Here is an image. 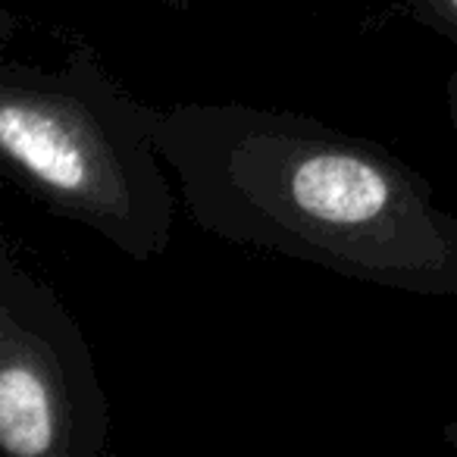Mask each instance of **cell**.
<instances>
[{"label": "cell", "mask_w": 457, "mask_h": 457, "mask_svg": "<svg viewBox=\"0 0 457 457\" xmlns=\"http://www.w3.org/2000/svg\"><path fill=\"white\" fill-rule=\"evenodd\" d=\"M154 138L210 236L367 286L457 298V216L386 147L254 104L157 110Z\"/></svg>", "instance_id": "obj_1"}, {"label": "cell", "mask_w": 457, "mask_h": 457, "mask_svg": "<svg viewBox=\"0 0 457 457\" xmlns=\"http://www.w3.org/2000/svg\"><path fill=\"white\" fill-rule=\"evenodd\" d=\"M157 107L72 41L57 70L0 63V166L47 213L91 228L132 261H157L176 232Z\"/></svg>", "instance_id": "obj_2"}, {"label": "cell", "mask_w": 457, "mask_h": 457, "mask_svg": "<svg viewBox=\"0 0 457 457\" xmlns=\"http://www.w3.org/2000/svg\"><path fill=\"white\" fill-rule=\"evenodd\" d=\"M110 401L82 326L57 288L0 254V448L10 457H101Z\"/></svg>", "instance_id": "obj_3"}, {"label": "cell", "mask_w": 457, "mask_h": 457, "mask_svg": "<svg viewBox=\"0 0 457 457\" xmlns=\"http://www.w3.org/2000/svg\"><path fill=\"white\" fill-rule=\"evenodd\" d=\"M420 13L438 26L451 41H457V0H413Z\"/></svg>", "instance_id": "obj_4"}, {"label": "cell", "mask_w": 457, "mask_h": 457, "mask_svg": "<svg viewBox=\"0 0 457 457\" xmlns=\"http://www.w3.org/2000/svg\"><path fill=\"white\" fill-rule=\"evenodd\" d=\"M448 107H451V120H454V126H457V66L448 79Z\"/></svg>", "instance_id": "obj_5"}, {"label": "cell", "mask_w": 457, "mask_h": 457, "mask_svg": "<svg viewBox=\"0 0 457 457\" xmlns=\"http://www.w3.org/2000/svg\"><path fill=\"white\" fill-rule=\"evenodd\" d=\"M442 442L451 445V448H457V417L442 426Z\"/></svg>", "instance_id": "obj_6"}, {"label": "cell", "mask_w": 457, "mask_h": 457, "mask_svg": "<svg viewBox=\"0 0 457 457\" xmlns=\"http://www.w3.org/2000/svg\"><path fill=\"white\" fill-rule=\"evenodd\" d=\"M157 4H163V7H172V10H188L191 0H157Z\"/></svg>", "instance_id": "obj_7"}]
</instances>
